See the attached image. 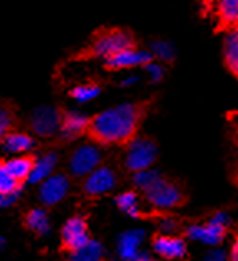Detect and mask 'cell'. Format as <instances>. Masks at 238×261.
<instances>
[{"label": "cell", "mask_w": 238, "mask_h": 261, "mask_svg": "<svg viewBox=\"0 0 238 261\" xmlns=\"http://www.w3.org/2000/svg\"><path fill=\"white\" fill-rule=\"evenodd\" d=\"M147 102H122L90 118L86 134L101 146H126L136 136L147 111Z\"/></svg>", "instance_id": "obj_1"}, {"label": "cell", "mask_w": 238, "mask_h": 261, "mask_svg": "<svg viewBox=\"0 0 238 261\" xmlns=\"http://www.w3.org/2000/svg\"><path fill=\"white\" fill-rule=\"evenodd\" d=\"M155 159H157V144L151 137L136 136L131 142L126 144L124 166L133 174L151 169Z\"/></svg>", "instance_id": "obj_2"}, {"label": "cell", "mask_w": 238, "mask_h": 261, "mask_svg": "<svg viewBox=\"0 0 238 261\" xmlns=\"http://www.w3.org/2000/svg\"><path fill=\"white\" fill-rule=\"evenodd\" d=\"M133 46H136L134 37L127 30L111 29V30H104L94 38V42L91 43L90 48V53L96 58L108 60L114 57L116 53L124 51Z\"/></svg>", "instance_id": "obj_3"}, {"label": "cell", "mask_w": 238, "mask_h": 261, "mask_svg": "<svg viewBox=\"0 0 238 261\" xmlns=\"http://www.w3.org/2000/svg\"><path fill=\"white\" fill-rule=\"evenodd\" d=\"M228 225H230L228 215L220 212V214H215L207 223H202V225L195 223V225L187 226L186 235L190 240H194V242H202L205 245L217 246L223 242V238H225Z\"/></svg>", "instance_id": "obj_4"}, {"label": "cell", "mask_w": 238, "mask_h": 261, "mask_svg": "<svg viewBox=\"0 0 238 261\" xmlns=\"http://www.w3.org/2000/svg\"><path fill=\"white\" fill-rule=\"evenodd\" d=\"M146 198L155 208L171 210V208L182 207L183 202H186V194H183L180 185L162 177L159 182H155L146 192Z\"/></svg>", "instance_id": "obj_5"}, {"label": "cell", "mask_w": 238, "mask_h": 261, "mask_svg": "<svg viewBox=\"0 0 238 261\" xmlns=\"http://www.w3.org/2000/svg\"><path fill=\"white\" fill-rule=\"evenodd\" d=\"M103 150L94 144H83L73 150L70 157V170L74 177H86L101 166Z\"/></svg>", "instance_id": "obj_6"}, {"label": "cell", "mask_w": 238, "mask_h": 261, "mask_svg": "<svg viewBox=\"0 0 238 261\" xmlns=\"http://www.w3.org/2000/svg\"><path fill=\"white\" fill-rule=\"evenodd\" d=\"M116 185H118L116 172L108 166H99L91 174H88L85 177L83 192L86 197L98 198L101 195H106L108 192H111Z\"/></svg>", "instance_id": "obj_7"}, {"label": "cell", "mask_w": 238, "mask_h": 261, "mask_svg": "<svg viewBox=\"0 0 238 261\" xmlns=\"http://www.w3.org/2000/svg\"><path fill=\"white\" fill-rule=\"evenodd\" d=\"M90 233H88L86 220L81 217H73L65 223L61 228V250L66 253L78 251L81 246L90 242Z\"/></svg>", "instance_id": "obj_8"}, {"label": "cell", "mask_w": 238, "mask_h": 261, "mask_svg": "<svg viewBox=\"0 0 238 261\" xmlns=\"http://www.w3.org/2000/svg\"><path fill=\"white\" fill-rule=\"evenodd\" d=\"M61 113L53 106H40L30 114V129L40 137H50L60 129Z\"/></svg>", "instance_id": "obj_9"}, {"label": "cell", "mask_w": 238, "mask_h": 261, "mask_svg": "<svg viewBox=\"0 0 238 261\" xmlns=\"http://www.w3.org/2000/svg\"><path fill=\"white\" fill-rule=\"evenodd\" d=\"M152 53L146 50H139V48H127L124 51L116 53L114 57L104 60V65L108 70L118 71V70H129V68L146 66L152 61Z\"/></svg>", "instance_id": "obj_10"}, {"label": "cell", "mask_w": 238, "mask_h": 261, "mask_svg": "<svg viewBox=\"0 0 238 261\" xmlns=\"http://www.w3.org/2000/svg\"><path fill=\"white\" fill-rule=\"evenodd\" d=\"M68 187H70V180H68L65 174L48 175L42 182V187H40V200L46 207H51V205L58 203L66 195Z\"/></svg>", "instance_id": "obj_11"}, {"label": "cell", "mask_w": 238, "mask_h": 261, "mask_svg": "<svg viewBox=\"0 0 238 261\" xmlns=\"http://www.w3.org/2000/svg\"><path fill=\"white\" fill-rule=\"evenodd\" d=\"M238 29V0H219L215 5V32L227 33Z\"/></svg>", "instance_id": "obj_12"}, {"label": "cell", "mask_w": 238, "mask_h": 261, "mask_svg": "<svg viewBox=\"0 0 238 261\" xmlns=\"http://www.w3.org/2000/svg\"><path fill=\"white\" fill-rule=\"evenodd\" d=\"M90 126V118L78 111H65L61 113L60 121V137L65 141H73L76 137L86 134Z\"/></svg>", "instance_id": "obj_13"}, {"label": "cell", "mask_w": 238, "mask_h": 261, "mask_svg": "<svg viewBox=\"0 0 238 261\" xmlns=\"http://www.w3.org/2000/svg\"><path fill=\"white\" fill-rule=\"evenodd\" d=\"M152 250L164 259H180L187 255V245L182 238L172 235H155Z\"/></svg>", "instance_id": "obj_14"}, {"label": "cell", "mask_w": 238, "mask_h": 261, "mask_svg": "<svg viewBox=\"0 0 238 261\" xmlns=\"http://www.w3.org/2000/svg\"><path fill=\"white\" fill-rule=\"evenodd\" d=\"M223 63L227 71L238 81V29L227 32L223 40Z\"/></svg>", "instance_id": "obj_15"}, {"label": "cell", "mask_w": 238, "mask_h": 261, "mask_svg": "<svg viewBox=\"0 0 238 261\" xmlns=\"http://www.w3.org/2000/svg\"><path fill=\"white\" fill-rule=\"evenodd\" d=\"M144 240V231L142 230H131L122 233L118 243L119 256L126 261H131L139 255V245Z\"/></svg>", "instance_id": "obj_16"}, {"label": "cell", "mask_w": 238, "mask_h": 261, "mask_svg": "<svg viewBox=\"0 0 238 261\" xmlns=\"http://www.w3.org/2000/svg\"><path fill=\"white\" fill-rule=\"evenodd\" d=\"M35 161L37 159L33 155H17V157H13V159L7 161L5 166L15 180L23 184L25 180H29L33 166H35Z\"/></svg>", "instance_id": "obj_17"}, {"label": "cell", "mask_w": 238, "mask_h": 261, "mask_svg": "<svg viewBox=\"0 0 238 261\" xmlns=\"http://www.w3.org/2000/svg\"><path fill=\"white\" fill-rule=\"evenodd\" d=\"M2 146L7 152L22 154V152H27V150H30L33 146H35V141H33V137L30 134L12 130V133H9L2 139Z\"/></svg>", "instance_id": "obj_18"}, {"label": "cell", "mask_w": 238, "mask_h": 261, "mask_svg": "<svg viewBox=\"0 0 238 261\" xmlns=\"http://www.w3.org/2000/svg\"><path fill=\"white\" fill-rule=\"evenodd\" d=\"M23 225L27 230H30L37 235H45L50 228L48 215L43 208H32L23 217Z\"/></svg>", "instance_id": "obj_19"}, {"label": "cell", "mask_w": 238, "mask_h": 261, "mask_svg": "<svg viewBox=\"0 0 238 261\" xmlns=\"http://www.w3.org/2000/svg\"><path fill=\"white\" fill-rule=\"evenodd\" d=\"M57 162H58V155L55 152H48V154L42 155L40 159L35 161V166H33V170L29 177V180L33 184L42 182L43 178H46L51 174V170L55 169Z\"/></svg>", "instance_id": "obj_20"}, {"label": "cell", "mask_w": 238, "mask_h": 261, "mask_svg": "<svg viewBox=\"0 0 238 261\" xmlns=\"http://www.w3.org/2000/svg\"><path fill=\"white\" fill-rule=\"evenodd\" d=\"M70 258V261H101V258H103V246L96 240H90L78 251L71 253Z\"/></svg>", "instance_id": "obj_21"}, {"label": "cell", "mask_w": 238, "mask_h": 261, "mask_svg": "<svg viewBox=\"0 0 238 261\" xmlns=\"http://www.w3.org/2000/svg\"><path fill=\"white\" fill-rule=\"evenodd\" d=\"M116 205L119 207V210H122L129 217H133V218H141L142 217L138 195H136L134 192H122L121 195L116 197Z\"/></svg>", "instance_id": "obj_22"}, {"label": "cell", "mask_w": 238, "mask_h": 261, "mask_svg": "<svg viewBox=\"0 0 238 261\" xmlns=\"http://www.w3.org/2000/svg\"><path fill=\"white\" fill-rule=\"evenodd\" d=\"M20 189H22V184L12 177L5 162H0V195L18 194Z\"/></svg>", "instance_id": "obj_23"}, {"label": "cell", "mask_w": 238, "mask_h": 261, "mask_svg": "<svg viewBox=\"0 0 238 261\" xmlns=\"http://www.w3.org/2000/svg\"><path fill=\"white\" fill-rule=\"evenodd\" d=\"M99 93L101 88L98 85H78L70 91V96L80 105H83V102H90L94 98H98Z\"/></svg>", "instance_id": "obj_24"}, {"label": "cell", "mask_w": 238, "mask_h": 261, "mask_svg": "<svg viewBox=\"0 0 238 261\" xmlns=\"http://www.w3.org/2000/svg\"><path fill=\"white\" fill-rule=\"evenodd\" d=\"M161 178L162 175L159 172H155L152 169H146V170H139V172H134L133 182L136 187L141 189L142 192H147L155 182H159Z\"/></svg>", "instance_id": "obj_25"}, {"label": "cell", "mask_w": 238, "mask_h": 261, "mask_svg": "<svg viewBox=\"0 0 238 261\" xmlns=\"http://www.w3.org/2000/svg\"><path fill=\"white\" fill-rule=\"evenodd\" d=\"M13 124H15L13 111L7 105H0V141L9 133H12Z\"/></svg>", "instance_id": "obj_26"}, {"label": "cell", "mask_w": 238, "mask_h": 261, "mask_svg": "<svg viewBox=\"0 0 238 261\" xmlns=\"http://www.w3.org/2000/svg\"><path fill=\"white\" fill-rule=\"evenodd\" d=\"M151 53H152V57H157L164 61H171L174 58V50L171 43H167V42H155L152 45Z\"/></svg>", "instance_id": "obj_27"}, {"label": "cell", "mask_w": 238, "mask_h": 261, "mask_svg": "<svg viewBox=\"0 0 238 261\" xmlns=\"http://www.w3.org/2000/svg\"><path fill=\"white\" fill-rule=\"evenodd\" d=\"M144 68H146V71L149 73V76H151L152 81H159V80H162V76H164V70H162V66L155 65L154 61H151V63L146 65Z\"/></svg>", "instance_id": "obj_28"}, {"label": "cell", "mask_w": 238, "mask_h": 261, "mask_svg": "<svg viewBox=\"0 0 238 261\" xmlns=\"http://www.w3.org/2000/svg\"><path fill=\"white\" fill-rule=\"evenodd\" d=\"M203 261H227V253L222 250H214L203 258Z\"/></svg>", "instance_id": "obj_29"}, {"label": "cell", "mask_w": 238, "mask_h": 261, "mask_svg": "<svg viewBox=\"0 0 238 261\" xmlns=\"http://www.w3.org/2000/svg\"><path fill=\"white\" fill-rule=\"evenodd\" d=\"M175 226H177V223H175L172 218H164V220L161 222V228H162V231H174V230H175Z\"/></svg>", "instance_id": "obj_30"}, {"label": "cell", "mask_w": 238, "mask_h": 261, "mask_svg": "<svg viewBox=\"0 0 238 261\" xmlns=\"http://www.w3.org/2000/svg\"><path fill=\"white\" fill-rule=\"evenodd\" d=\"M230 261H238V238L233 242L232 248H230Z\"/></svg>", "instance_id": "obj_31"}, {"label": "cell", "mask_w": 238, "mask_h": 261, "mask_svg": "<svg viewBox=\"0 0 238 261\" xmlns=\"http://www.w3.org/2000/svg\"><path fill=\"white\" fill-rule=\"evenodd\" d=\"M219 0H202V4H203V9H205V12H212L215 9V5Z\"/></svg>", "instance_id": "obj_32"}, {"label": "cell", "mask_w": 238, "mask_h": 261, "mask_svg": "<svg viewBox=\"0 0 238 261\" xmlns=\"http://www.w3.org/2000/svg\"><path fill=\"white\" fill-rule=\"evenodd\" d=\"M131 261H155L154 258H151V256H147V255H138L134 259H131Z\"/></svg>", "instance_id": "obj_33"}, {"label": "cell", "mask_w": 238, "mask_h": 261, "mask_svg": "<svg viewBox=\"0 0 238 261\" xmlns=\"http://www.w3.org/2000/svg\"><path fill=\"white\" fill-rule=\"evenodd\" d=\"M0 243H4V240H2V238H0ZM0 246H2V245H0Z\"/></svg>", "instance_id": "obj_34"}]
</instances>
